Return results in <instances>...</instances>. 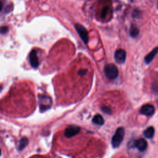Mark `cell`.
I'll list each match as a JSON object with an SVG mask.
<instances>
[{
    "label": "cell",
    "instance_id": "cell-1",
    "mask_svg": "<svg viewBox=\"0 0 158 158\" xmlns=\"http://www.w3.org/2000/svg\"><path fill=\"white\" fill-rule=\"evenodd\" d=\"M125 135V130L123 127H119L117 129L115 134L112 138V145L113 148H116L120 146Z\"/></svg>",
    "mask_w": 158,
    "mask_h": 158
},
{
    "label": "cell",
    "instance_id": "cell-10",
    "mask_svg": "<svg viewBox=\"0 0 158 158\" xmlns=\"http://www.w3.org/2000/svg\"><path fill=\"white\" fill-rule=\"evenodd\" d=\"M157 52H158V47H156L144 57L145 63L147 64H149L153 60V59L156 56Z\"/></svg>",
    "mask_w": 158,
    "mask_h": 158
},
{
    "label": "cell",
    "instance_id": "cell-11",
    "mask_svg": "<svg viewBox=\"0 0 158 158\" xmlns=\"http://www.w3.org/2000/svg\"><path fill=\"white\" fill-rule=\"evenodd\" d=\"M154 127H149L144 131L143 134L147 138H152L154 135Z\"/></svg>",
    "mask_w": 158,
    "mask_h": 158
},
{
    "label": "cell",
    "instance_id": "cell-19",
    "mask_svg": "<svg viewBox=\"0 0 158 158\" xmlns=\"http://www.w3.org/2000/svg\"><path fill=\"white\" fill-rule=\"evenodd\" d=\"M157 7H158V3H157Z\"/></svg>",
    "mask_w": 158,
    "mask_h": 158
},
{
    "label": "cell",
    "instance_id": "cell-15",
    "mask_svg": "<svg viewBox=\"0 0 158 158\" xmlns=\"http://www.w3.org/2000/svg\"><path fill=\"white\" fill-rule=\"evenodd\" d=\"M108 10H109V8L107 6H106L103 8V9L101 11V17L102 19H104L106 17L107 14V12H108Z\"/></svg>",
    "mask_w": 158,
    "mask_h": 158
},
{
    "label": "cell",
    "instance_id": "cell-13",
    "mask_svg": "<svg viewBox=\"0 0 158 158\" xmlns=\"http://www.w3.org/2000/svg\"><path fill=\"white\" fill-rule=\"evenodd\" d=\"M28 138L26 137L22 138L19 141V143L18 145V149L20 151H22L25 148V146L28 144Z\"/></svg>",
    "mask_w": 158,
    "mask_h": 158
},
{
    "label": "cell",
    "instance_id": "cell-18",
    "mask_svg": "<svg viewBox=\"0 0 158 158\" xmlns=\"http://www.w3.org/2000/svg\"><path fill=\"white\" fill-rule=\"evenodd\" d=\"M102 109V110H103L105 112H106V113H110V110L108 107H106V106L103 107Z\"/></svg>",
    "mask_w": 158,
    "mask_h": 158
},
{
    "label": "cell",
    "instance_id": "cell-14",
    "mask_svg": "<svg viewBox=\"0 0 158 158\" xmlns=\"http://www.w3.org/2000/svg\"><path fill=\"white\" fill-rule=\"evenodd\" d=\"M93 122L96 125H102L104 122V118H102V117L99 115V114H97L93 118Z\"/></svg>",
    "mask_w": 158,
    "mask_h": 158
},
{
    "label": "cell",
    "instance_id": "cell-5",
    "mask_svg": "<svg viewBox=\"0 0 158 158\" xmlns=\"http://www.w3.org/2000/svg\"><path fill=\"white\" fill-rule=\"evenodd\" d=\"M40 106L41 111L46 110L50 108L52 104L51 99L48 96H40Z\"/></svg>",
    "mask_w": 158,
    "mask_h": 158
},
{
    "label": "cell",
    "instance_id": "cell-4",
    "mask_svg": "<svg viewBox=\"0 0 158 158\" xmlns=\"http://www.w3.org/2000/svg\"><path fill=\"white\" fill-rule=\"evenodd\" d=\"M127 57L126 51L123 49H117L114 53V59L118 64H122L125 62Z\"/></svg>",
    "mask_w": 158,
    "mask_h": 158
},
{
    "label": "cell",
    "instance_id": "cell-6",
    "mask_svg": "<svg viewBox=\"0 0 158 158\" xmlns=\"http://www.w3.org/2000/svg\"><path fill=\"white\" fill-rule=\"evenodd\" d=\"M80 130V127L75 125H70L65 130L64 132V135L67 138H71L76 135H77Z\"/></svg>",
    "mask_w": 158,
    "mask_h": 158
},
{
    "label": "cell",
    "instance_id": "cell-3",
    "mask_svg": "<svg viewBox=\"0 0 158 158\" xmlns=\"http://www.w3.org/2000/svg\"><path fill=\"white\" fill-rule=\"evenodd\" d=\"M75 28L78 34L79 35L80 37L82 40L83 42L86 44L89 40V36H88V32L86 29V28L80 23H76L75 25Z\"/></svg>",
    "mask_w": 158,
    "mask_h": 158
},
{
    "label": "cell",
    "instance_id": "cell-2",
    "mask_svg": "<svg viewBox=\"0 0 158 158\" xmlns=\"http://www.w3.org/2000/svg\"><path fill=\"white\" fill-rule=\"evenodd\" d=\"M104 72L106 77L109 80H114L116 78L118 74L117 67L113 64H109L105 65Z\"/></svg>",
    "mask_w": 158,
    "mask_h": 158
},
{
    "label": "cell",
    "instance_id": "cell-17",
    "mask_svg": "<svg viewBox=\"0 0 158 158\" xmlns=\"http://www.w3.org/2000/svg\"><path fill=\"white\" fill-rule=\"evenodd\" d=\"M87 72H88L87 69H80V70L78 71V74H79L80 75L83 76V75H85L87 73Z\"/></svg>",
    "mask_w": 158,
    "mask_h": 158
},
{
    "label": "cell",
    "instance_id": "cell-16",
    "mask_svg": "<svg viewBox=\"0 0 158 158\" xmlns=\"http://www.w3.org/2000/svg\"><path fill=\"white\" fill-rule=\"evenodd\" d=\"M8 27L6 26H2L1 28V34H5L8 31Z\"/></svg>",
    "mask_w": 158,
    "mask_h": 158
},
{
    "label": "cell",
    "instance_id": "cell-12",
    "mask_svg": "<svg viewBox=\"0 0 158 158\" xmlns=\"http://www.w3.org/2000/svg\"><path fill=\"white\" fill-rule=\"evenodd\" d=\"M139 34V30L135 24H132L130 29V35L133 38H136Z\"/></svg>",
    "mask_w": 158,
    "mask_h": 158
},
{
    "label": "cell",
    "instance_id": "cell-9",
    "mask_svg": "<svg viewBox=\"0 0 158 158\" xmlns=\"http://www.w3.org/2000/svg\"><path fill=\"white\" fill-rule=\"evenodd\" d=\"M135 146L139 151H144L147 148L148 143L144 139L139 138L136 141L135 143Z\"/></svg>",
    "mask_w": 158,
    "mask_h": 158
},
{
    "label": "cell",
    "instance_id": "cell-8",
    "mask_svg": "<svg viewBox=\"0 0 158 158\" xmlns=\"http://www.w3.org/2000/svg\"><path fill=\"white\" fill-rule=\"evenodd\" d=\"M29 60L30 65L33 68H37L39 65V60L37 56L36 50L33 49L31 51L29 54Z\"/></svg>",
    "mask_w": 158,
    "mask_h": 158
},
{
    "label": "cell",
    "instance_id": "cell-7",
    "mask_svg": "<svg viewBox=\"0 0 158 158\" xmlns=\"http://www.w3.org/2000/svg\"><path fill=\"white\" fill-rule=\"evenodd\" d=\"M139 112L143 115H144L146 116H151L154 114L155 108L153 105L147 104L143 105L141 107Z\"/></svg>",
    "mask_w": 158,
    "mask_h": 158
}]
</instances>
